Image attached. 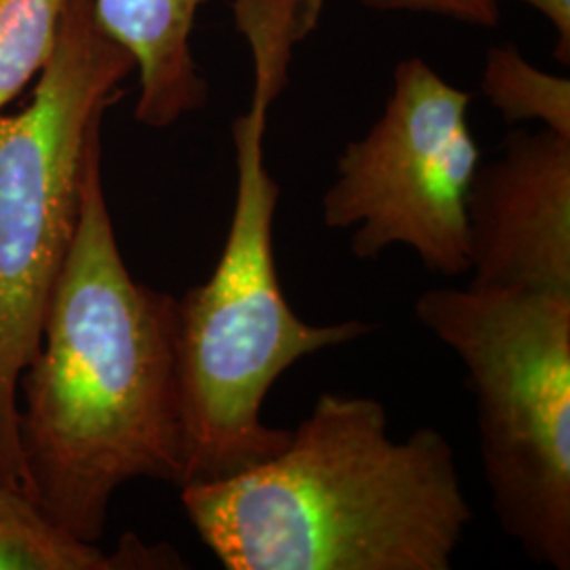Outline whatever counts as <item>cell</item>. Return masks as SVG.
I'll list each match as a JSON object with an SVG mask.
<instances>
[{
	"instance_id": "cell-8",
	"label": "cell",
	"mask_w": 570,
	"mask_h": 570,
	"mask_svg": "<svg viewBox=\"0 0 570 570\" xmlns=\"http://www.w3.org/2000/svg\"><path fill=\"white\" fill-rule=\"evenodd\" d=\"M207 0H94L104 30L127 49L138 72L136 119L164 129L207 104L193 56L195 21Z\"/></svg>"
},
{
	"instance_id": "cell-3",
	"label": "cell",
	"mask_w": 570,
	"mask_h": 570,
	"mask_svg": "<svg viewBox=\"0 0 570 570\" xmlns=\"http://www.w3.org/2000/svg\"><path fill=\"white\" fill-rule=\"evenodd\" d=\"M252 60V102L233 122L237 193L225 247L209 279L178 301L183 487L225 480L284 450L292 429L263 421L273 385L308 355L374 330L360 320L308 324L285 301L273 242L282 190L266 167L265 136L289 66L273 56Z\"/></svg>"
},
{
	"instance_id": "cell-6",
	"label": "cell",
	"mask_w": 570,
	"mask_h": 570,
	"mask_svg": "<svg viewBox=\"0 0 570 570\" xmlns=\"http://www.w3.org/2000/svg\"><path fill=\"white\" fill-rule=\"evenodd\" d=\"M468 91L421 58L393 70L383 115L345 146L322 199L330 230H351V254L374 261L393 245L431 273H469L468 197L480 167Z\"/></svg>"
},
{
	"instance_id": "cell-1",
	"label": "cell",
	"mask_w": 570,
	"mask_h": 570,
	"mask_svg": "<svg viewBox=\"0 0 570 570\" xmlns=\"http://www.w3.org/2000/svg\"><path fill=\"white\" fill-rule=\"evenodd\" d=\"M26 492L77 539H102L115 492L134 480L184 484L178 298L134 279L89 144L81 212L21 374Z\"/></svg>"
},
{
	"instance_id": "cell-13",
	"label": "cell",
	"mask_w": 570,
	"mask_h": 570,
	"mask_svg": "<svg viewBox=\"0 0 570 570\" xmlns=\"http://www.w3.org/2000/svg\"><path fill=\"white\" fill-rule=\"evenodd\" d=\"M497 4L505 0H494ZM524 2L550 21L556 32V60L564 66L570 63V0H515Z\"/></svg>"
},
{
	"instance_id": "cell-5",
	"label": "cell",
	"mask_w": 570,
	"mask_h": 570,
	"mask_svg": "<svg viewBox=\"0 0 570 570\" xmlns=\"http://www.w3.org/2000/svg\"><path fill=\"white\" fill-rule=\"evenodd\" d=\"M414 315L468 370L501 529L569 570L570 292L433 287Z\"/></svg>"
},
{
	"instance_id": "cell-11",
	"label": "cell",
	"mask_w": 570,
	"mask_h": 570,
	"mask_svg": "<svg viewBox=\"0 0 570 570\" xmlns=\"http://www.w3.org/2000/svg\"><path fill=\"white\" fill-rule=\"evenodd\" d=\"M68 0H0V110L41 75Z\"/></svg>"
},
{
	"instance_id": "cell-7",
	"label": "cell",
	"mask_w": 570,
	"mask_h": 570,
	"mask_svg": "<svg viewBox=\"0 0 570 570\" xmlns=\"http://www.w3.org/2000/svg\"><path fill=\"white\" fill-rule=\"evenodd\" d=\"M469 285L570 292V138L513 131L468 197Z\"/></svg>"
},
{
	"instance_id": "cell-9",
	"label": "cell",
	"mask_w": 570,
	"mask_h": 570,
	"mask_svg": "<svg viewBox=\"0 0 570 570\" xmlns=\"http://www.w3.org/2000/svg\"><path fill=\"white\" fill-rule=\"evenodd\" d=\"M184 569L167 546H146L125 534L115 551L87 543L58 527L23 490L0 484V570Z\"/></svg>"
},
{
	"instance_id": "cell-2",
	"label": "cell",
	"mask_w": 570,
	"mask_h": 570,
	"mask_svg": "<svg viewBox=\"0 0 570 570\" xmlns=\"http://www.w3.org/2000/svg\"><path fill=\"white\" fill-rule=\"evenodd\" d=\"M372 397L322 393L284 450L180 489L226 570H449L473 518L438 429L391 440Z\"/></svg>"
},
{
	"instance_id": "cell-12",
	"label": "cell",
	"mask_w": 570,
	"mask_h": 570,
	"mask_svg": "<svg viewBox=\"0 0 570 570\" xmlns=\"http://www.w3.org/2000/svg\"><path fill=\"white\" fill-rule=\"evenodd\" d=\"M381 11H410L429 13L471 26L492 28L501 20V9L494 0H364Z\"/></svg>"
},
{
	"instance_id": "cell-10",
	"label": "cell",
	"mask_w": 570,
	"mask_h": 570,
	"mask_svg": "<svg viewBox=\"0 0 570 570\" xmlns=\"http://www.w3.org/2000/svg\"><path fill=\"white\" fill-rule=\"evenodd\" d=\"M482 94L503 121H537L570 138V81L530 63L515 45L490 47L482 70Z\"/></svg>"
},
{
	"instance_id": "cell-4",
	"label": "cell",
	"mask_w": 570,
	"mask_h": 570,
	"mask_svg": "<svg viewBox=\"0 0 570 570\" xmlns=\"http://www.w3.org/2000/svg\"><path fill=\"white\" fill-rule=\"evenodd\" d=\"M131 72V56L104 30L94 0H68L32 100L16 115L0 110V484L9 489L26 492L21 374L79 225L89 144Z\"/></svg>"
}]
</instances>
